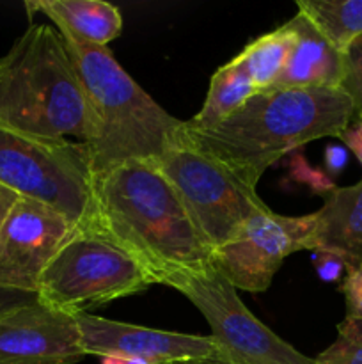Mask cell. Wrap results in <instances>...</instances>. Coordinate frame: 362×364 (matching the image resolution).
I'll use <instances>...</instances> for the list:
<instances>
[{
    "instance_id": "obj_22",
    "label": "cell",
    "mask_w": 362,
    "mask_h": 364,
    "mask_svg": "<svg viewBox=\"0 0 362 364\" xmlns=\"http://www.w3.org/2000/svg\"><path fill=\"white\" fill-rule=\"evenodd\" d=\"M291 171H293L291 174H293L295 180L305 181V183H307L312 191L318 192V194L327 196L336 188V185H334L332 178H330L329 174L309 167L307 162H305L300 155H297L291 160Z\"/></svg>"
},
{
    "instance_id": "obj_15",
    "label": "cell",
    "mask_w": 362,
    "mask_h": 364,
    "mask_svg": "<svg viewBox=\"0 0 362 364\" xmlns=\"http://www.w3.org/2000/svg\"><path fill=\"white\" fill-rule=\"evenodd\" d=\"M25 9L31 18L45 14L59 32L98 46H109L123 31L119 9L102 0H34L25 2Z\"/></svg>"
},
{
    "instance_id": "obj_10",
    "label": "cell",
    "mask_w": 362,
    "mask_h": 364,
    "mask_svg": "<svg viewBox=\"0 0 362 364\" xmlns=\"http://www.w3.org/2000/svg\"><path fill=\"white\" fill-rule=\"evenodd\" d=\"M75 226L52 206L18 196L0 228V288L38 294L43 272Z\"/></svg>"
},
{
    "instance_id": "obj_21",
    "label": "cell",
    "mask_w": 362,
    "mask_h": 364,
    "mask_svg": "<svg viewBox=\"0 0 362 364\" xmlns=\"http://www.w3.org/2000/svg\"><path fill=\"white\" fill-rule=\"evenodd\" d=\"M339 290L346 302V318L362 320V265L346 270Z\"/></svg>"
},
{
    "instance_id": "obj_16",
    "label": "cell",
    "mask_w": 362,
    "mask_h": 364,
    "mask_svg": "<svg viewBox=\"0 0 362 364\" xmlns=\"http://www.w3.org/2000/svg\"><path fill=\"white\" fill-rule=\"evenodd\" d=\"M256 95L258 91L248 73L233 57L213 73L204 103L201 110L187 121V127L194 130H208L227 119Z\"/></svg>"
},
{
    "instance_id": "obj_24",
    "label": "cell",
    "mask_w": 362,
    "mask_h": 364,
    "mask_svg": "<svg viewBox=\"0 0 362 364\" xmlns=\"http://www.w3.org/2000/svg\"><path fill=\"white\" fill-rule=\"evenodd\" d=\"M35 301H38V295L34 294H25V291L0 288V316L7 315V313L14 311L18 308H23L27 304H32Z\"/></svg>"
},
{
    "instance_id": "obj_28",
    "label": "cell",
    "mask_w": 362,
    "mask_h": 364,
    "mask_svg": "<svg viewBox=\"0 0 362 364\" xmlns=\"http://www.w3.org/2000/svg\"><path fill=\"white\" fill-rule=\"evenodd\" d=\"M102 364H149L141 359H130V358H102Z\"/></svg>"
},
{
    "instance_id": "obj_12",
    "label": "cell",
    "mask_w": 362,
    "mask_h": 364,
    "mask_svg": "<svg viewBox=\"0 0 362 364\" xmlns=\"http://www.w3.org/2000/svg\"><path fill=\"white\" fill-rule=\"evenodd\" d=\"M84 358L77 316L39 301L0 316V364H77Z\"/></svg>"
},
{
    "instance_id": "obj_3",
    "label": "cell",
    "mask_w": 362,
    "mask_h": 364,
    "mask_svg": "<svg viewBox=\"0 0 362 364\" xmlns=\"http://www.w3.org/2000/svg\"><path fill=\"white\" fill-rule=\"evenodd\" d=\"M89 107L87 149L92 174L131 160H156L176 139L185 121L163 110L114 57L109 46L60 32Z\"/></svg>"
},
{
    "instance_id": "obj_5",
    "label": "cell",
    "mask_w": 362,
    "mask_h": 364,
    "mask_svg": "<svg viewBox=\"0 0 362 364\" xmlns=\"http://www.w3.org/2000/svg\"><path fill=\"white\" fill-rule=\"evenodd\" d=\"M153 284L148 270L89 215L50 259L35 295L41 304L77 316Z\"/></svg>"
},
{
    "instance_id": "obj_4",
    "label": "cell",
    "mask_w": 362,
    "mask_h": 364,
    "mask_svg": "<svg viewBox=\"0 0 362 364\" xmlns=\"http://www.w3.org/2000/svg\"><path fill=\"white\" fill-rule=\"evenodd\" d=\"M0 127L43 141L75 137L87 144L84 85L57 28L31 23L4 55Z\"/></svg>"
},
{
    "instance_id": "obj_18",
    "label": "cell",
    "mask_w": 362,
    "mask_h": 364,
    "mask_svg": "<svg viewBox=\"0 0 362 364\" xmlns=\"http://www.w3.org/2000/svg\"><path fill=\"white\" fill-rule=\"evenodd\" d=\"M297 7L339 52L362 36V0H298Z\"/></svg>"
},
{
    "instance_id": "obj_11",
    "label": "cell",
    "mask_w": 362,
    "mask_h": 364,
    "mask_svg": "<svg viewBox=\"0 0 362 364\" xmlns=\"http://www.w3.org/2000/svg\"><path fill=\"white\" fill-rule=\"evenodd\" d=\"M85 355L130 358L149 364L229 361L227 350L213 336L169 333L102 316L77 315Z\"/></svg>"
},
{
    "instance_id": "obj_13",
    "label": "cell",
    "mask_w": 362,
    "mask_h": 364,
    "mask_svg": "<svg viewBox=\"0 0 362 364\" xmlns=\"http://www.w3.org/2000/svg\"><path fill=\"white\" fill-rule=\"evenodd\" d=\"M295 39L287 63L275 89H341L344 53L334 48L325 36L298 11L290 20Z\"/></svg>"
},
{
    "instance_id": "obj_2",
    "label": "cell",
    "mask_w": 362,
    "mask_h": 364,
    "mask_svg": "<svg viewBox=\"0 0 362 364\" xmlns=\"http://www.w3.org/2000/svg\"><path fill=\"white\" fill-rule=\"evenodd\" d=\"M353 119V103L343 89H275L252 96L208 130L188 128L185 121L183 134L199 151L256 188L280 156L318 139H341Z\"/></svg>"
},
{
    "instance_id": "obj_14",
    "label": "cell",
    "mask_w": 362,
    "mask_h": 364,
    "mask_svg": "<svg viewBox=\"0 0 362 364\" xmlns=\"http://www.w3.org/2000/svg\"><path fill=\"white\" fill-rule=\"evenodd\" d=\"M311 251H329L350 267L362 265V180L336 187L314 212Z\"/></svg>"
},
{
    "instance_id": "obj_17",
    "label": "cell",
    "mask_w": 362,
    "mask_h": 364,
    "mask_svg": "<svg viewBox=\"0 0 362 364\" xmlns=\"http://www.w3.org/2000/svg\"><path fill=\"white\" fill-rule=\"evenodd\" d=\"M293 39V27L286 21L275 31L256 38L234 57L248 73L258 95L272 91L277 84L287 63Z\"/></svg>"
},
{
    "instance_id": "obj_19",
    "label": "cell",
    "mask_w": 362,
    "mask_h": 364,
    "mask_svg": "<svg viewBox=\"0 0 362 364\" xmlns=\"http://www.w3.org/2000/svg\"><path fill=\"white\" fill-rule=\"evenodd\" d=\"M316 364H362V320L344 318L337 338L314 359Z\"/></svg>"
},
{
    "instance_id": "obj_27",
    "label": "cell",
    "mask_w": 362,
    "mask_h": 364,
    "mask_svg": "<svg viewBox=\"0 0 362 364\" xmlns=\"http://www.w3.org/2000/svg\"><path fill=\"white\" fill-rule=\"evenodd\" d=\"M16 199H18L16 192L9 191L7 187L0 185V228H2L4 220H6L7 213H9V210L13 208V205Z\"/></svg>"
},
{
    "instance_id": "obj_8",
    "label": "cell",
    "mask_w": 362,
    "mask_h": 364,
    "mask_svg": "<svg viewBox=\"0 0 362 364\" xmlns=\"http://www.w3.org/2000/svg\"><path fill=\"white\" fill-rule=\"evenodd\" d=\"M183 294L206 318L213 338L233 364H316L280 340L241 302L238 291L215 267L176 277L167 284Z\"/></svg>"
},
{
    "instance_id": "obj_1",
    "label": "cell",
    "mask_w": 362,
    "mask_h": 364,
    "mask_svg": "<svg viewBox=\"0 0 362 364\" xmlns=\"http://www.w3.org/2000/svg\"><path fill=\"white\" fill-rule=\"evenodd\" d=\"M91 217L153 277H176L213 267V251L155 160H131L92 178Z\"/></svg>"
},
{
    "instance_id": "obj_25",
    "label": "cell",
    "mask_w": 362,
    "mask_h": 364,
    "mask_svg": "<svg viewBox=\"0 0 362 364\" xmlns=\"http://www.w3.org/2000/svg\"><path fill=\"white\" fill-rule=\"evenodd\" d=\"M348 164V151L343 146H327L325 149V171L332 176H337Z\"/></svg>"
},
{
    "instance_id": "obj_9",
    "label": "cell",
    "mask_w": 362,
    "mask_h": 364,
    "mask_svg": "<svg viewBox=\"0 0 362 364\" xmlns=\"http://www.w3.org/2000/svg\"><path fill=\"white\" fill-rule=\"evenodd\" d=\"M314 213L287 217L272 210L245 220L233 237L213 251V267L236 290H268L284 259L311 251Z\"/></svg>"
},
{
    "instance_id": "obj_20",
    "label": "cell",
    "mask_w": 362,
    "mask_h": 364,
    "mask_svg": "<svg viewBox=\"0 0 362 364\" xmlns=\"http://www.w3.org/2000/svg\"><path fill=\"white\" fill-rule=\"evenodd\" d=\"M341 89L353 103L355 117L362 121V36L344 52V78Z\"/></svg>"
},
{
    "instance_id": "obj_29",
    "label": "cell",
    "mask_w": 362,
    "mask_h": 364,
    "mask_svg": "<svg viewBox=\"0 0 362 364\" xmlns=\"http://www.w3.org/2000/svg\"><path fill=\"white\" fill-rule=\"evenodd\" d=\"M180 364H233V363H226V361H194V363H180Z\"/></svg>"
},
{
    "instance_id": "obj_7",
    "label": "cell",
    "mask_w": 362,
    "mask_h": 364,
    "mask_svg": "<svg viewBox=\"0 0 362 364\" xmlns=\"http://www.w3.org/2000/svg\"><path fill=\"white\" fill-rule=\"evenodd\" d=\"M155 164L180 196L212 251L226 244L245 220L270 210L256 188L247 187L226 167L199 151L185 137L183 128Z\"/></svg>"
},
{
    "instance_id": "obj_26",
    "label": "cell",
    "mask_w": 362,
    "mask_h": 364,
    "mask_svg": "<svg viewBox=\"0 0 362 364\" xmlns=\"http://www.w3.org/2000/svg\"><path fill=\"white\" fill-rule=\"evenodd\" d=\"M341 141L348 146L351 153L358 159V162L362 164V121L355 119L351 121L350 127L346 128L343 135H341Z\"/></svg>"
},
{
    "instance_id": "obj_6",
    "label": "cell",
    "mask_w": 362,
    "mask_h": 364,
    "mask_svg": "<svg viewBox=\"0 0 362 364\" xmlns=\"http://www.w3.org/2000/svg\"><path fill=\"white\" fill-rule=\"evenodd\" d=\"M92 178L84 142L43 141L0 127V185L21 198L80 224L92 212Z\"/></svg>"
},
{
    "instance_id": "obj_23",
    "label": "cell",
    "mask_w": 362,
    "mask_h": 364,
    "mask_svg": "<svg viewBox=\"0 0 362 364\" xmlns=\"http://www.w3.org/2000/svg\"><path fill=\"white\" fill-rule=\"evenodd\" d=\"M312 265L319 279L325 283H337L348 270L346 262L329 251H312Z\"/></svg>"
},
{
    "instance_id": "obj_30",
    "label": "cell",
    "mask_w": 362,
    "mask_h": 364,
    "mask_svg": "<svg viewBox=\"0 0 362 364\" xmlns=\"http://www.w3.org/2000/svg\"><path fill=\"white\" fill-rule=\"evenodd\" d=\"M2 68H4V57H0V73H2Z\"/></svg>"
}]
</instances>
